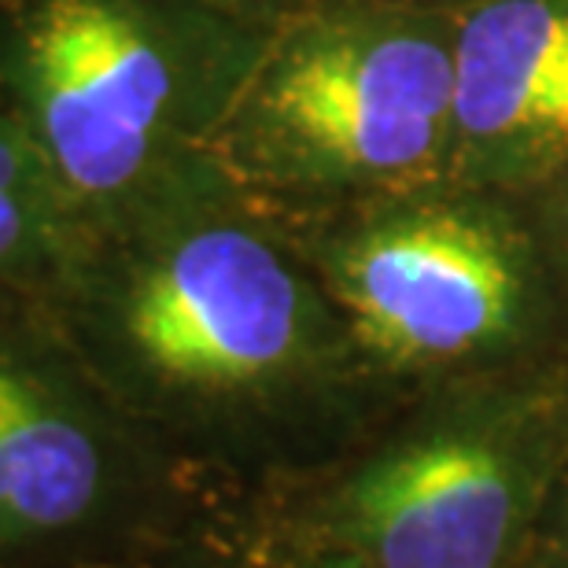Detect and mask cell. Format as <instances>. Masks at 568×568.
Wrapping results in <instances>:
<instances>
[{
    "mask_svg": "<svg viewBox=\"0 0 568 568\" xmlns=\"http://www.w3.org/2000/svg\"><path fill=\"white\" fill-rule=\"evenodd\" d=\"M528 568H568V473L561 476L558 495H554L547 517H542Z\"/></svg>",
    "mask_w": 568,
    "mask_h": 568,
    "instance_id": "cell-9",
    "label": "cell"
},
{
    "mask_svg": "<svg viewBox=\"0 0 568 568\" xmlns=\"http://www.w3.org/2000/svg\"><path fill=\"white\" fill-rule=\"evenodd\" d=\"M550 258L558 266V277L568 281V170L561 174V185L554 192V219H550Z\"/></svg>",
    "mask_w": 568,
    "mask_h": 568,
    "instance_id": "cell-11",
    "label": "cell"
},
{
    "mask_svg": "<svg viewBox=\"0 0 568 568\" xmlns=\"http://www.w3.org/2000/svg\"><path fill=\"white\" fill-rule=\"evenodd\" d=\"M568 170V0H484L454 22V185Z\"/></svg>",
    "mask_w": 568,
    "mask_h": 568,
    "instance_id": "cell-7",
    "label": "cell"
},
{
    "mask_svg": "<svg viewBox=\"0 0 568 568\" xmlns=\"http://www.w3.org/2000/svg\"><path fill=\"white\" fill-rule=\"evenodd\" d=\"M454 155V22L384 0H311L258 52L214 159L284 222L436 185Z\"/></svg>",
    "mask_w": 568,
    "mask_h": 568,
    "instance_id": "cell-3",
    "label": "cell"
},
{
    "mask_svg": "<svg viewBox=\"0 0 568 568\" xmlns=\"http://www.w3.org/2000/svg\"><path fill=\"white\" fill-rule=\"evenodd\" d=\"M203 8L219 11V16L241 22V27L252 30H277L284 19H292L295 11H303L311 0H200Z\"/></svg>",
    "mask_w": 568,
    "mask_h": 568,
    "instance_id": "cell-10",
    "label": "cell"
},
{
    "mask_svg": "<svg viewBox=\"0 0 568 568\" xmlns=\"http://www.w3.org/2000/svg\"><path fill=\"white\" fill-rule=\"evenodd\" d=\"M266 38L200 0H0V104L97 230L222 170Z\"/></svg>",
    "mask_w": 568,
    "mask_h": 568,
    "instance_id": "cell-2",
    "label": "cell"
},
{
    "mask_svg": "<svg viewBox=\"0 0 568 568\" xmlns=\"http://www.w3.org/2000/svg\"><path fill=\"white\" fill-rule=\"evenodd\" d=\"M85 233L49 159L0 104V295L44 300Z\"/></svg>",
    "mask_w": 568,
    "mask_h": 568,
    "instance_id": "cell-8",
    "label": "cell"
},
{
    "mask_svg": "<svg viewBox=\"0 0 568 568\" xmlns=\"http://www.w3.org/2000/svg\"><path fill=\"white\" fill-rule=\"evenodd\" d=\"M44 306L155 447H277L362 366L288 225L225 170L89 230Z\"/></svg>",
    "mask_w": 568,
    "mask_h": 568,
    "instance_id": "cell-1",
    "label": "cell"
},
{
    "mask_svg": "<svg viewBox=\"0 0 568 568\" xmlns=\"http://www.w3.org/2000/svg\"><path fill=\"white\" fill-rule=\"evenodd\" d=\"M159 447L38 295H0V568L104 550L144 514Z\"/></svg>",
    "mask_w": 568,
    "mask_h": 568,
    "instance_id": "cell-6",
    "label": "cell"
},
{
    "mask_svg": "<svg viewBox=\"0 0 568 568\" xmlns=\"http://www.w3.org/2000/svg\"><path fill=\"white\" fill-rule=\"evenodd\" d=\"M568 473V366L480 373L314 498L288 568H528Z\"/></svg>",
    "mask_w": 568,
    "mask_h": 568,
    "instance_id": "cell-4",
    "label": "cell"
},
{
    "mask_svg": "<svg viewBox=\"0 0 568 568\" xmlns=\"http://www.w3.org/2000/svg\"><path fill=\"white\" fill-rule=\"evenodd\" d=\"M284 225L325 284L362 366L381 373L509 369L558 314L550 247L484 189L432 185Z\"/></svg>",
    "mask_w": 568,
    "mask_h": 568,
    "instance_id": "cell-5",
    "label": "cell"
}]
</instances>
